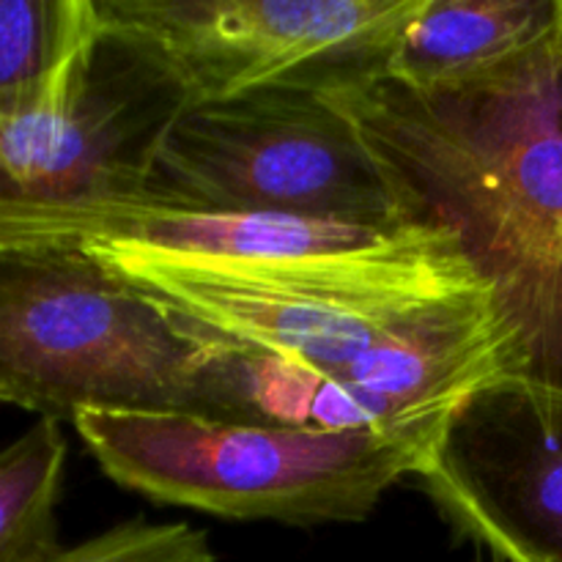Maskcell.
<instances>
[{"label":"cell","instance_id":"cell-7","mask_svg":"<svg viewBox=\"0 0 562 562\" xmlns=\"http://www.w3.org/2000/svg\"><path fill=\"white\" fill-rule=\"evenodd\" d=\"M231 349L252 423L324 431H395L450 420L475 393L514 379V338L494 294L428 307L329 373Z\"/></svg>","mask_w":562,"mask_h":562},{"label":"cell","instance_id":"cell-11","mask_svg":"<svg viewBox=\"0 0 562 562\" xmlns=\"http://www.w3.org/2000/svg\"><path fill=\"white\" fill-rule=\"evenodd\" d=\"M558 0H423L384 66V80L423 93L483 91L549 47Z\"/></svg>","mask_w":562,"mask_h":562},{"label":"cell","instance_id":"cell-15","mask_svg":"<svg viewBox=\"0 0 562 562\" xmlns=\"http://www.w3.org/2000/svg\"><path fill=\"white\" fill-rule=\"evenodd\" d=\"M31 247V209L20 201H0V250Z\"/></svg>","mask_w":562,"mask_h":562},{"label":"cell","instance_id":"cell-2","mask_svg":"<svg viewBox=\"0 0 562 562\" xmlns=\"http://www.w3.org/2000/svg\"><path fill=\"white\" fill-rule=\"evenodd\" d=\"M0 404L250 423L234 349L86 250H0Z\"/></svg>","mask_w":562,"mask_h":562},{"label":"cell","instance_id":"cell-5","mask_svg":"<svg viewBox=\"0 0 562 562\" xmlns=\"http://www.w3.org/2000/svg\"><path fill=\"white\" fill-rule=\"evenodd\" d=\"M143 198L355 228L412 225L360 121L313 82L184 104L154 146Z\"/></svg>","mask_w":562,"mask_h":562},{"label":"cell","instance_id":"cell-3","mask_svg":"<svg viewBox=\"0 0 562 562\" xmlns=\"http://www.w3.org/2000/svg\"><path fill=\"white\" fill-rule=\"evenodd\" d=\"M93 258L190 327L329 373L428 307L492 294L453 234L415 223L384 245L318 258H203L93 247Z\"/></svg>","mask_w":562,"mask_h":562},{"label":"cell","instance_id":"cell-1","mask_svg":"<svg viewBox=\"0 0 562 562\" xmlns=\"http://www.w3.org/2000/svg\"><path fill=\"white\" fill-rule=\"evenodd\" d=\"M393 173L412 223L459 239L514 338V379L562 395V64L549 47L492 88L423 97L329 86Z\"/></svg>","mask_w":562,"mask_h":562},{"label":"cell","instance_id":"cell-9","mask_svg":"<svg viewBox=\"0 0 562 562\" xmlns=\"http://www.w3.org/2000/svg\"><path fill=\"white\" fill-rule=\"evenodd\" d=\"M415 481L488 558L562 562V395L519 382L481 390Z\"/></svg>","mask_w":562,"mask_h":562},{"label":"cell","instance_id":"cell-14","mask_svg":"<svg viewBox=\"0 0 562 562\" xmlns=\"http://www.w3.org/2000/svg\"><path fill=\"white\" fill-rule=\"evenodd\" d=\"M49 562H217V554L206 532L184 521L151 525L135 519L64 549Z\"/></svg>","mask_w":562,"mask_h":562},{"label":"cell","instance_id":"cell-17","mask_svg":"<svg viewBox=\"0 0 562 562\" xmlns=\"http://www.w3.org/2000/svg\"><path fill=\"white\" fill-rule=\"evenodd\" d=\"M477 562H503V560H497V558H486V560H477Z\"/></svg>","mask_w":562,"mask_h":562},{"label":"cell","instance_id":"cell-10","mask_svg":"<svg viewBox=\"0 0 562 562\" xmlns=\"http://www.w3.org/2000/svg\"><path fill=\"white\" fill-rule=\"evenodd\" d=\"M33 250L143 247L203 258H318L371 250L404 234L274 214H228L130 198L99 203H31ZM415 225V223H412Z\"/></svg>","mask_w":562,"mask_h":562},{"label":"cell","instance_id":"cell-4","mask_svg":"<svg viewBox=\"0 0 562 562\" xmlns=\"http://www.w3.org/2000/svg\"><path fill=\"white\" fill-rule=\"evenodd\" d=\"M450 420L324 431L173 412H88L77 434L102 472L154 503L236 521L351 525L428 470Z\"/></svg>","mask_w":562,"mask_h":562},{"label":"cell","instance_id":"cell-12","mask_svg":"<svg viewBox=\"0 0 562 562\" xmlns=\"http://www.w3.org/2000/svg\"><path fill=\"white\" fill-rule=\"evenodd\" d=\"M102 38L97 0H0V110L44 97Z\"/></svg>","mask_w":562,"mask_h":562},{"label":"cell","instance_id":"cell-16","mask_svg":"<svg viewBox=\"0 0 562 562\" xmlns=\"http://www.w3.org/2000/svg\"><path fill=\"white\" fill-rule=\"evenodd\" d=\"M554 55L562 64V0H558V25H554Z\"/></svg>","mask_w":562,"mask_h":562},{"label":"cell","instance_id":"cell-8","mask_svg":"<svg viewBox=\"0 0 562 562\" xmlns=\"http://www.w3.org/2000/svg\"><path fill=\"white\" fill-rule=\"evenodd\" d=\"M184 104L151 55L104 31L97 55L44 97L0 110V201L143 198L154 146Z\"/></svg>","mask_w":562,"mask_h":562},{"label":"cell","instance_id":"cell-13","mask_svg":"<svg viewBox=\"0 0 562 562\" xmlns=\"http://www.w3.org/2000/svg\"><path fill=\"white\" fill-rule=\"evenodd\" d=\"M66 439L60 423L38 417L0 450V562H49L64 552L58 503Z\"/></svg>","mask_w":562,"mask_h":562},{"label":"cell","instance_id":"cell-6","mask_svg":"<svg viewBox=\"0 0 562 562\" xmlns=\"http://www.w3.org/2000/svg\"><path fill=\"white\" fill-rule=\"evenodd\" d=\"M104 31L151 55L187 104L283 82L384 77L423 0H97Z\"/></svg>","mask_w":562,"mask_h":562}]
</instances>
